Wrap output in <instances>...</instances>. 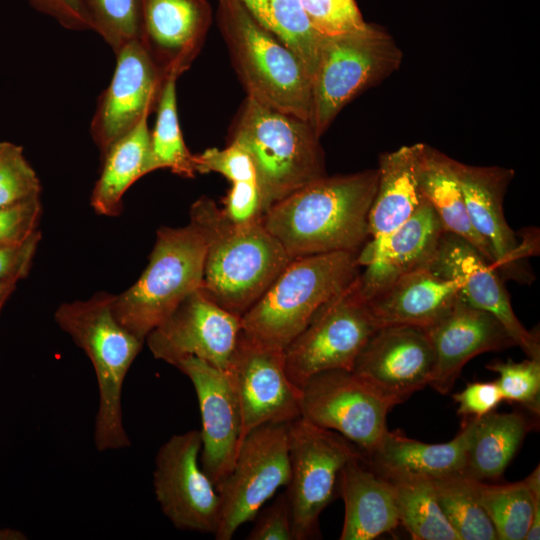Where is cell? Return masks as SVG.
I'll return each instance as SVG.
<instances>
[{
  "label": "cell",
  "mask_w": 540,
  "mask_h": 540,
  "mask_svg": "<svg viewBox=\"0 0 540 540\" xmlns=\"http://www.w3.org/2000/svg\"><path fill=\"white\" fill-rule=\"evenodd\" d=\"M290 478L289 423H267L242 440L232 469L217 485L220 521L217 540H230Z\"/></svg>",
  "instance_id": "11"
},
{
  "label": "cell",
  "mask_w": 540,
  "mask_h": 540,
  "mask_svg": "<svg viewBox=\"0 0 540 540\" xmlns=\"http://www.w3.org/2000/svg\"><path fill=\"white\" fill-rule=\"evenodd\" d=\"M402 52L382 28L324 37L312 76L309 123L320 137L355 96L397 70Z\"/></svg>",
  "instance_id": "8"
},
{
  "label": "cell",
  "mask_w": 540,
  "mask_h": 540,
  "mask_svg": "<svg viewBox=\"0 0 540 540\" xmlns=\"http://www.w3.org/2000/svg\"><path fill=\"white\" fill-rule=\"evenodd\" d=\"M190 222L206 241L201 290L238 316L256 303L292 260L262 220L236 225L208 197L191 205Z\"/></svg>",
  "instance_id": "2"
},
{
  "label": "cell",
  "mask_w": 540,
  "mask_h": 540,
  "mask_svg": "<svg viewBox=\"0 0 540 540\" xmlns=\"http://www.w3.org/2000/svg\"><path fill=\"white\" fill-rule=\"evenodd\" d=\"M472 226L489 246L494 267L504 281L531 284L530 256L539 252L538 230L526 231L521 242L510 228L503 210L504 196L515 173L499 166H474L453 159Z\"/></svg>",
  "instance_id": "13"
},
{
  "label": "cell",
  "mask_w": 540,
  "mask_h": 540,
  "mask_svg": "<svg viewBox=\"0 0 540 540\" xmlns=\"http://www.w3.org/2000/svg\"><path fill=\"white\" fill-rule=\"evenodd\" d=\"M433 483L439 506L459 540H498L478 501L474 479L456 474Z\"/></svg>",
  "instance_id": "35"
},
{
  "label": "cell",
  "mask_w": 540,
  "mask_h": 540,
  "mask_svg": "<svg viewBox=\"0 0 540 540\" xmlns=\"http://www.w3.org/2000/svg\"><path fill=\"white\" fill-rule=\"evenodd\" d=\"M395 493L399 522L414 540H459L436 498L433 480L416 476H389Z\"/></svg>",
  "instance_id": "33"
},
{
  "label": "cell",
  "mask_w": 540,
  "mask_h": 540,
  "mask_svg": "<svg viewBox=\"0 0 540 540\" xmlns=\"http://www.w3.org/2000/svg\"><path fill=\"white\" fill-rule=\"evenodd\" d=\"M314 29L324 37L341 35L363 28L355 0H300Z\"/></svg>",
  "instance_id": "39"
},
{
  "label": "cell",
  "mask_w": 540,
  "mask_h": 540,
  "mask_svg": "<svg viewBox=\"0 0 540 540\" xmlns=\"http://www.w3.org/2000/svg\"><path fill=\"white\" fill-rule=\"evenodd\" d=\"M231 184L221 208L227 219L236 225L261 221L264 213L257 183L241 181Z\"/></svg>",
  "instance_id": "43"
},
{
  "label": "cell",
  "mask_w": 540,
  "mask_h": 540,
  "mask_svg": "<svg viewBox=\"0 0 540 540\" xmlns=\"http://www.w3.org/2000/svg\"><path fill=\"white\" fill-rule=\"evenodd\" d=\"M358 253L331 252L292 259L241 316L248 337L284 349L330 299L359 275Z\"/></svg>",
  "instance_id": "5"
},
{
  "label": "cell",
  "mask_w": 540,
  "mask_h": 540,
  "mask_svg": "<svg viewBox=\"0 0 540 540\" xmlns=\"http://www.w3.org/2000/svg\"><path fill=\"white\" fill-rule=\"evenodd\" d=\"M200 430L171 436L155 457L153 485L163 514L179 530L215 535L220 496L200 463Z\"/></svg>",
  "instance_id": "14"
},
{
  "label": "cell",
  "mask_w": 540,
  "mask_h": 540,
  "mask_svg": "<svg viewBox=\"0 0 540 540\" xmlns=\"http://www.w3.org/2000/svg\"><path fill=\"white\" fill-rule=\"evenodd\" d=\"M423 330L435 356L429 386L440 394L451 391L463 367L475 356L516 346L494 315L470 305L460 296L443 316Z\"/></svg>",
  "instance_id": "21"
},
{
  "label": "cell",
  "mask_w": 540,
  "mask_h": 540,
  "mask_svg": "<svg viewBox=\"0 0 540 540\" xmlns=\"http://www.w3.org/2000/svg\"><path fill=\"white\" fill-rule=\"evenodd\" d=\"M458 404L457 414L464 418H481L493 412L503 401L496 381L472 382L453 394Z\"/></svg>",
  "instance_id": "44"
},
{
  "label": "cell",
  "mask_w": 540,
  "mask_h": 540,
  "mask_svg": "<svg viewBox=\"0 0 540 540\" xmlns=\"http://www.w3.org/2000/svg\"><path fill=\"white\" fill-rule=\"evenodd\" d=\"M139 41L166 78L181 75L198 54L211 10L206 0H140Z\"/></svg>",
  "instance_id": "23"
},
{
  "label": "cell",
  "mask_w": 540,
  "mask_h": 540,
  "mask_svg": "<svg viewBox=\"0 0 540 540\" xmlns=\"http://www.w3.org/2000/svg\"><path fill=\"white\" fill-rule=\"evenodd\" d=\"M40 180L23 148L2 141L0 146V207L40 198Z\"/></svg>",
  "instance_id": "37"
},
{
  "label": "cell",
  "mask_w": 540,
  "mask_h": 540,
  "mask_svg": "<svg viewBox=\"0 0 540 540\" xmlns=\"http://www.w3.org/2000/svg\"><path fill=\"white\" fill-rule=\"evenodd\" d=\"M459 296L456 280L423 267L400 276L366 302L378 328L408 325L425 329L443 316Z\"/></svg>",
  "instance_id": "24"
},
{
  "label": "cell",
  "mask_w": 540,
  "mask_h": 540,
  "mask_svg": "<svg viewBox=\"0 0 540 540\" xmlns=\"http://www.w3.org/2000/svg\"><path fill=\"white\" fill-rule=\"evenodd\" d=\"M247 536L248 540H295L287 496L280 494L271 505L260 510Z\"/></svg>",
  "instance_id": "42"
},
{
  "label": "cell",
  "mask_w": 540,
  "mask_h": 540,
  "mask_svg": "<svg viewBox=\"0 0 540 540\" xmlns=\"http://www.w3.org/2000/svg\"><path fill=\"white\" fill-rule=\"evenodd\" d=\"M23 536L20 532L16 530L4 529L0 530V539H20Z\"/></svg>",
  "instance_id": "48"
},
{
  "label": "cell",
  "mask_w": 540,
  "mask_h": 540,
  "mask_svg": "<svg viewBox=\"0 0 540 540\" xmlns=\"http://www.w3.org/2000/svg\"><path fill=\"white\" fill-rule=\"evenodd\" d=\"M439 218L424 199L402 225L377 242H367L358 253L356 278L361 296L368 300L400 276L426 267L444 233Z\"/></svg>",
  "instance_id": "22"
},
{
  "label": "cell",
  "mask_w": 540,
  "mask_h": 540,
  "mask_svg": "<svg viewBox=\"0 0 540 540\" xmlns=\"http://www.w3.org/2000/svg\"><path fill=\"white\" fill-rule=\"evenodd\" d=\"M241 332V316L212 301L199 287L146 336L152 355L172 366L194 356L225 370Z\"/></svg>",
  "instance_id": "16"
},
{
  "label": "cell",
  "mask_w": 540,
  "mask_h": 540,
  "mask_svg": "<svg viewBox=\"0 0 540 540\" xmlns=\"http://www.w3.org/2000/svg\"><path fill=\"white\" fill-rule=\"evenodd\" d=\"M432 345L419 327L378 328L357 356L352 371L395 406L431 382Z\"/></svg>",
  "instance_id": "17"
},
{
  "label": "cell",
  "mask_w": 540,
  "mask_h": 540,
  "mask_svg": "<svg viewBox=\"0 0 540 540\" xmlns=\"http://www.w3.org/2000/svg\"><path fill=\"white\" fill-rule=\"evenodd\" d=\"M419 145L402 146L379 157L367 242L383 239L408 220L423 202L418 185Z\"/></svg>",
  "instance_id": "27"
},
{
  "label": "cell",
  "mask_w": 540,
  "mask_h": 540,
  "mask_svg": "<svg viewBox=\"0 0 540 540\" xmlns=\"http://www.w3.org/2000/svg\"><path fill=\"white\" fill-rule=\"evenodd\" d=\"M250 15L287 47L311 77L314 74L321 41L300 0H239Z\"/></svg>",
  "instance_id": "32"
},
{
  "label": "cell",
  "mask_w": 540,
  "mask_h": 540,
  "mask_svg": "<svg viewBox=\"0 0 540 540\" xmlns=\"http://www.w3.org/2000/svg\"><path fill=\"white\" fill-rule=\"evenodd\" d=\"M217 18L247 96L309 122L312 82L300 60L264 29L239 0H218Z\"/></svg>",
  "instance_id": "6"
},
{
  "label": "cell",
  "mask_w": 540,
  "mask_h": 540,
  "mask_svg": "<svg viewBox=\"0 0 540 540\" xmlns=\"http://www.w3.org/2000/svg\"><path fill=\"white\" fill-rule=\"evenodd\" d=\"M377 184V169L325 175L274 203L262 223L292 259L359 253L369 239L368 216Z\"/></svg>",
  "instance_id": "1"
},
{
  "label": "cell",
  "mask_w": 540,
  "mask_h": 540,
  "mask_svg": "<svg viewBox=\"0 0 540 540\" xmlns=\"http://www.w3.org/2000/svg\"><path fill=\"white\" fill-rule=\"evenodd\" d=\"M378 329L356 279L324 304L284 348L285 369L298 388L328 370H352L360 351Z\"/></svg>",
  "instance_id": "10"
},
{
  "label": "cell",
  "mask_w": 540,
  "mask_h": 540,
  "mask_svg": "<svg viewBox=\"0 0 540 540\" xmlns=\"http://www.w3.org/2000/svg\"><path fill=\"white\" fill-rule=\"evenodd\" d=\"M176 75H168L157 99V118L150 132L146 172L168 168L174 174L192 178L196 174L194 154L183 139L177 113Z\"/></svg>",
  "instance_id": "34"
},
{
  "label": "cell",
  "mask_w": 540,
  "mask_h": 540,
  "mask_svg": "<svg viewBox=\"0 0 540 540\" xmlns=\"http://www.w3.org/2000/svg\"><path fill=\"white\" fill-rule=\"evenodd\" d=\"M418 185L422 197L433 208L444 231L472 244L494 266L489 246L470 222L453 159L427 144L420 143Z\"/></svg>",
  "instance_id": "28"
},
{
  "label": "cell",
  "mask_w": 540,
  "mask_h": 540,
  "mask_svg": "<svg viewBox=\"0 0 540 540\" xmlns=\"http://www.w3.org/2000/svg\"><path fill=\"white\" fill-rule=\"evenodd\" d=\"M1 144H2V141H0V146H1Z\"/></svg>",
  "instance_id": "49"
},
{
  "label": "cell",
  "mask_w": 540,
  "mask_h": 540,
  "mask_svg": "<svg viewBox=\"0 0 540 540\" xmlns=\"http://www.w3.org/2000/svg\"><path fill=\"white\" fill-rule=\"evenodd\" d=\"M96 31L116 53L126 44L139 40L140 0H82Z\"/></svg>",
  "instance_id": "36"
},
{
  "label": "cell",
  "mask_w": 540,
  "mask_h": 540,
  "mask_svg": "<svg viewBox=\"0 0 540 540\" xmlns=\"http://www.w3.org/2000/svg\"><path fill=\"white\" fill-rule=\"evenodd\" d=\"M225 371L240 406L242 440L260 425L290 423L301 416L300 389L287 376L284 349L241 331Z\"/></svg>",
  "instance_id": "15"
},
{
  "label": "cell",
  "mask_w": 540,
  "mask_h": 540,
  "mask_svg": "<svg viewBox=\"0 0 540 540\" xmlns=\"http://www.w3.org/2000/svg\"><path fill=\"white\" fill-rule=\"evenodd\" d=\"M42 213L40 198L0 207V248L17 247L37 231Z\"/></svg>",
  "instance_id": "41"
},
{
  "label": "cell",
  "mask_w": 540,
  "mask_h": 540,
  "mask_svg": "<svg viewBox=\"0 0 540 540\" xmlns=\"http://www.w3.org/2000/svg\"><path fill=\"white\" fill-rule=\"evenodd\" d=\"M196 391L202 427L200 463L215 486L234 464L242 442L239 402L225 370L202 359L187 356L174 364Z\"/></svg>",
  "instance_id": "20"
},
{
  "label": "cell",
  "mask_w": 540,
  "mask_h": 540,
  "mask_svg": "<svg viewBox=\"0 0 540 540\" xmlns=\"http://www.w3.org/2000/svg\"><path fill=\"white\" fill-rule=\"evenodd\" d=\"M308 121L246 97L231 131L252 160L263 213L326 174L324 153Z\"/></svg>",
  "instance_id": "4"
},
{
  "label": "cell",
  "mask_w": 540,
  "mask_h": 540,
  "mask_svg": "<svg viewBox=\"0 0 540 540\" xmlns=\"http://www.w3.org/2000/svg\"><path fill=\"white\" fill-rule=\"evenodd\" d=\"M205 254V238L192 222L158 229L147 267L133 285L114 295L115 318L145 341L149 332L201 286Z\"/></svg>",
  "instance_id": "7"
},
{
  "label": "cell",
  "mask_w": 540,
  "mask_h": 540,
  "mask_svg": "<svg viewBox=\"0 0 540 540\" xmlns=\"http://www.w3.org/2000/svg\"><path fill=\"white\" fill-rule=\"evenodd\" d=\"M524 480L495 484L475 480L478 501L498 540H539L540 469Z\"/></svg>",
  "instance_id": "29"
},
{
  "label": "cell",
  "mask_w": 540,
  "mask_h": 540,
  "mask_svg": "<svg viewBox=\"0 0 540 540\" xmlns=\"http://www.w3.org/2000/svg\"><path fill=\"white\" fill-rule=\"evenodd\" d=\"M365 454L339 433L302 416L289 423L290 478L287 496L295 540L319 534V517L338 493L342 468Z\"/></svg>",
  "instance_id": "9"
},
{
  "label": "cell",
  "mask_w": 540,
  "mask_h": 540,
  "mask_svg": "<svg viewBox=\"0 0 540 540\" xmlns=\"http://www.w3.org/2000/svg\"><path fill=\"white\" fill-rule=\"evenodd\" d=\"M464 420L455 438L439 444L424 443L401 431L387 430L377 448L365 455L366 462L382 477L416 476L435 480L463 474L474 418Z\"/></svg>",
  "instance_id": "25"
},
{
  "label": "cell",
  "mask_w": 540,
  "mask_h": 540,
  "mask_svg": "<svg viewBox=\"0 0 540 540\" xmlns=\"http://www.w3.org/2000/svg\"><path fill=\"white\" fill-rule=\"evenodd\" d=\"M113 298L114 294L99 292L86 300L62 303L54 314L58 326L86 353L95 371L99 404L94 442L99 451L131 445L123 424L122 388L145 342L115 318Z\"/></svg>",
  "instance_id": "3"
},
{
  "label": "cell",
  "mask_w": 540,
  "mask_h": 540,
  "mask_svg": "<svg viewBox=\"0 0 540 540\" xmlns=\"http://www.w3.org/2000/svg\"><path fill=\"white\" fill-rule=\"evenodd\" d=\"M531 422L521 413L491 412L474 418L463 475L477 481H496L518 451Z\"/></svg>",
  "instance_id": "31"
},
{
  "label": "cell",
  "mask_w": 540,
  "mask_h": 540,
  "mask_svg": "<svg viewBox=\"0 0 540 540\" xmlns=\"http://www.w3.org/2000/svg\"><path fill=\"white\" fill-rule=\"evenodd\" d=\"M487 369L497 373L495 380L503 401L518 403L532 412L540 414V360L527 358L522 362L494 361Z\"/></svg>",
  "instance_id": "38"
},
{
  "label": "cell",
  "mask_w": 540,
  "mask_h": 540,
  "mask_svg": "<svg viewBox=\"0 0 540 540\" xmlns=\"http://www.w3.org/2000/svg\"><path fill=\"white\" fill-rule=\"evenodd\" d=\"M426 268L443 278L456 280L464 301L494 315L528 358L540 360L539 336L527 330L517 318L503 278L472 244L444 232Z\"/></svg>",
  "instance_id": "18"
},
{
  "label": "cell",
  "mask_w": 540,
  "mask_h": 540,
  "mask_svg": "<svg viewBox=\"0 0 540 540\" xmlns=\"http://www.w3.org/2000/svg\"><path fill=\"white\" fill-rule=\"evenodd\" d=\"M115 55L112 79L99 96L90 124L101 156L151 112L165 80L139 40L126 44Z\"/></svg>",
  "instance_id": "19"
},
{
  "label": "cell",
  "mask_w": 540,
  "mask_h": 540,
  "mask_svg": "<svg viewBox=\"0 0 540 540\" xmlns=\"http://www.w3.org/2000/svg\"><path fill=\"white\" fill-rule=\"evenodd\" d=\"M41 233L37 231L28 241L12 248H0V282L18 283L29 274Z\"/></svg>",
  "instance_id": "45"
},
{
  "label": "cell",
  "mask_w": 540,
  "mask_h": 540,
  "mask_svg": "<svg viewBox=\"0 0 540 540\" xmlns=\"http://www.w3.org/2000/svg\"><path fill=\"white\" fill-rule=\"evenodd\" d=\"M196 173L215 172L231 183L256 181V173L248 153L237 143L230 142L224 149L209 148L194 155Z\"/></svg>",
  "instance_id": "40"
},
{
  "label": "cell",
  "mask_w": 540,
  "mask_h": 540,
  "mask_svg": "<svg viewBox=\"0 0 540 540\" xmlns=\"http://www.w3.org/2000/svg\"><path fill=\"white\" fill-rule=\"evenodd\" d=\"M338 494L345 506L341 540H372L400 525L394 489L366 466V456L342 468Z\"/></svg>",
  "instance_id": "26"
},
{
  "label": "cell",
  "mask_w": 540,
  "mask_h": 540,
  "mask_svg": "<svg viewBox=\"0 0 540 540\" xmlns=\"http://www.w3.org/2000/svg\"><path fill=\"white\" fill-rule=\"evenodd\" d=\"M16 285L17 283L15 282H0V312L8 298L15 290Z\"/></svg>",
  "instance_id": "47"
},
{
  "label": "cell",
  "mask_w": 540,
  "mask_h": 540,
  "mask_svg": "<svg viewBox=\"0 0 540 540\" xmlns=\"http://www.w3.org/2000/svg\"><path fill=\"white\" fill-rule=\"evenodd\" d=\"M146 113L138 124L116 140L101 156L102 169L92 194L91 206L103 216H118L128 188L146 175L150 131Z\"/></svg>",
  "instance_id": "30"
},
{
  "label": "cell",
  "mask_w": 540,
  "mask_h": 540,
  "mask_svg": "<svg viewBox=\"0 0 540 540\" xmlns=\"http://www.w3.org/2000/svg\"><path fill=\"white\" fill-rule=\"evenodd\" d=\"M300 389L301 416L335 431L365 455L387 432V415L395 406L352 370H328L308 378Z\"/></svg>",
  "instance_id": "12"
},
{
  "label": "cell",
  "mask_w": 540,
  "mask_h": 540,
  "mask_svg": "<svg viewBox=\"0 0 540 540\" xmlns=\"http://www.w3.org/2000/svg\"><path fill=\"white\" fill-rule=\"evenodd\" d=\"M37 11L55 19L68 30H92L82 0H28Z\"/></svg>",
  "instance_id": "46"
}]
</instances>
